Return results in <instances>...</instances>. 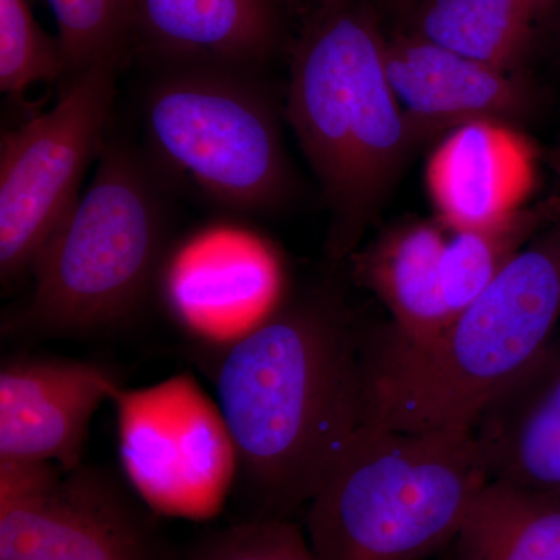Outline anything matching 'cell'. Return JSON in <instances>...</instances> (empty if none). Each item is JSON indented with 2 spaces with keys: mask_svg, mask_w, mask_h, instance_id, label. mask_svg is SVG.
<instances>
[{
  "mask_svg": "<svg viewBox=\"0 0 560 560\" xmlns=\"http://www.w3.org/2000/svg\"><path fill=\"white\" fill-rule=\"evenodd\" d=\"M560 215L433 340L405 346L363 330V423L474 430L490 400L555 338Z\"/></svg>",
  "mask_w": 560,
  "mask_h": 560,
  "instance_id": "cell-3",
  "label": "cell"
},
{
  "mask_svg": "<svg viewBox=\"0 0 560 560\" xmlns=\"http://www.w3.org/2000/svg\"><path fill=\"white\" fill-rule=\"evenodd\" d=\"M550 164L552 171H555L556 175H558V178L560 180V145L558 147V149L551 151Z\"/></svg>",
  "mask_w": 560,
  "mask_h": 560,
  "instance_id": "cell-23",
  "label": "cell"
},
{
  "mask_svg": "<svg viewBox=\"0 0 560 560\" xmlns=\"http://www.w3.org/2000/svg\"><path fill=\"white\" fill-rule=\"evenodd\" d=\"M448 231L440 221L394 224L357 250L353 275L389 312V324L375 327L382 337L422 346L452 323L442 280Z\"/></svg>",
  "mask_w": 560,
  "mask_h": 560,
  "instance_id": "cell-16",
  "label": "cell"
},
{
  "mask_svg": "<svg viewBox=\"0 0 560 560\" xmlns=\"http://www.w3.org/2000/svg\"><path fill=\"white\" fill-rule=\"evenodd\" d=\"M559 0H422L411 35L489 68L515 73L541 14Z\"/></svg>",
  "mask_w": 560,
  "mask_h": 560,
  "instance_id": "cell-17",
  "label": "cell"
},
{
  "mask_svg": "<svg viewBox=\"0 0 560 560\" xmlns=\"http://www.w3.org/2000/svg\"><path fill=\"white\" fill-rule=\"evenodd\" d=\"M180 560H316L305 529L291 518L249 517L213 530Z\"/></svg>",
  "mask_w": 560,
  "mask_h": 560,
  "instance_id": "cell-22",
  "label": "cell"
},
{
  "mask_svg": "<svg viewBox=\"0 0 560 560\" xmlns=\"http://www.w3.org/2000/svg\"><path fill=\"white\" fill-rule=\"evenodd\" d=\"M474 430L363 423L305 508L316 560H430L489 482Z\"/></svg>",
  "mask_w": 560,
  "mask_h": 560,
  "instance_id": "cell-4",
  "label": "cell"
},
{
  "mask_svg": "<svg viewBox=\"0 0 560 560\" xmlns=\"http://www.w3.org/2000/svg\"><path fill=\"white\" fill-rule=\"evenodd\" d=\"M119 66H97L66 83L54 108L0 140V279L31 275L51 234L80 198L105 145Z\"/></svg>",
  "mask_w": 560,
  "mask_h": 560,
  "instance_id": "cell-7",
  "label": "cell"
},
{
  "mask_svg": "<svg viewBox=\"0 0 560 560\" xmlns=\"http://www.w3.org/2000/svg\"><path fill=\"white\" fill-rule=\"evenodd\" d=\"M66 77L60 39L43 31L28 0H0V91L21 97L35 84Z\"/></svg>",
  "mask_w": 560,
  "mask_h": 560,
  "instance_id": "cell-21",
  "label": "cell"
},
{
  "mask_svg": "<svg viewBox=\"0 0 560 560\" xmlns=\"http://www.w3.org/2000/svg\"><path fill=\"white\" fill-rule=\"evenodd\" d=\"M156 289L171 318L206 349L241 340L289 296L279 249L234 221L209 224L171 246Z\"/></svg>",
  "mask_w": 560,
  "mask_h": 560,
  "instance_id": "cell-9",
  "label": "cell"
},
{
  "mask_svg": "<svg viewBox=\"0 0 560 560\" xmlns=\"http://www.w3.org/2000/svg\"><path fill=\"white\" fill-rule=\"evenodd\" d=\"M448 560V559H447Z\"/></svg>",
  "mask_w": 560,
  "mask_h": 560,
  "instance_id": "cell-24",
  "label": "cell"
},
{
  "mask_svg": "<svg viewBox=\"0 0 560 560\" xmlns=\"http://www.w3.org/2000/svg\"><path fill=\"white\" fill-rule=\"evenodd\" d=\"M363 329L330 285L289 294L241 340L212 350L217 401L253 517L308 506L363 425Z\"/></svg>",
  "mask_w": 560,
  "mask_h": 560,
  "instance_id": "cell-1",
  "label": "cell"
},
{
  "mask_svg": "<svg viewBox=\"0 0 560 560\" xmlns=\"http://www.w3.org/2000/svg\"><path fill=\"white\" fill-rule=\"evenodd\" d=\"M474 433L490 481L560 495V338L490 400Z\"/></svg>",
  "mask_w": 560,
  "mask_h": 560,
  "instance_id": "cell-15",
  "label": "cell"
},
{
  "mask_svg": "<svg viewBox=\"0 0 560 560\" xmlns=\"http://www.w3.org/2000/svg\"><path fill=\"white\" fill-rule=\"evenodd\" d=\"M109 401L121 470L140 501L158 514H215L238 475L219 401L190 374L143 388L120 385Z\"/></svg>",
  "mask_w": 560,
  "mask_h": 560,
  "instance_id": "cell-8",
  "label": "cell"
},
{
  "mask_svg": "<svg viewBox=\"0 0 560 560\" xmlns=\"http://www.w3.org/2000/svg\"><path fill=\"white\" fill-rule=\"evenodd\" d=\"M116 372L94 361L16 355L0 368V458L83 466L91 420L119 388Z\"/></svg>",
  "mask_w": 560,
  "mask_h": 560,
  "instance_id": "cell-11",
  "label": "cell"
},
{
  "mask_svg": "<svg viewBox=\"0 0 560 560\" xmlns=\"http://www.w3.org/2000/svg\"><path fill=\"white\" fill-rule=\"evenodd\" d=\"M361 0H316L291 51L287 119L330 212L326 256L349 260L419 145Z\"/></svg>",
  "mask_w": 560,
  "mask_h": 560,
  "instance_id": "cell-2",
  "label": "cell"
},
{
  "mask_svg": "<svg viewBox=\"0 0 560 560\" xmlns=\"http://www.w3.org/2000/svg\"><path fill=\"white\" fill-rule=\"evenodd\" d=\"M151 164L242 215H268L293 198L278 110L256 70L156 66L142 101Z\"/></svg>",
  "mask_w": 560,
  "mask_h": 560,
  "instance_id": "cell-6",
  "label": "cell"
},
{
  "mask_svg": "<svg viewBox=\"0 0 560 560\" xmlns=\"http://www.w3.org/2000/svg\"><path fill=\"white\" fill-rule=\"evenodd\" d=\"M68 77L65 83L97 66H121L135 47L132 0H47Z\"/></svg>",
  "mask_w": 560,
  "mask_h": 560,
  "instance_id": "cell-20",
  "label": "cell"
},
{
  "mask_svg": "<svg viewBox=\"0 0 560 560\" xmlns=\"http://www.w3.org/2000/svg\"><path fill=\"white\" fill-rule=\"evenodd\" d=\"M536 147L517 125L478 120L442 136L425 168L438 221L448 232L495 226L528 206Z\"/></svg>",
  "mask_w": 560,
  "mask_h": 560,
  "instance_id": "cell-12",
  "label": "cell"
},
{
  "mask_svg": "<svg viewBox=\"0 0 560 560\" xmlns=\"http://www.w3.org/2000/svg\"><path fill=\"white\" fill-rule=\"evenodd\" d=\"M559 215L558 208L551 205L526 206L517 215L495 226L448 232L442 280L452 320Z\"/></svg>",
  "mask_w": 560,
  "mask_h": 560,
  "instance_id": "cell-19",
  "label": "cell"
},
{
  "mask_svg": "<svg viewBox=\"0 0 560 560\" xmlns=\"http://www.w3.org/2000/svg\"><path fill=\"white\" fill-rule=\"evenodd\" d=\"M386 72L419 143L478 120L517 125L530 108L517 73L489 68L411 33L386 39Z\"/></svg>",
  "mask_w": 560,
  "mask_h": 560,
  "instance_id": "cell-13",
  "label": "cell"
},
{
  "mask_svg": "<svg viewBox=\"0 0 560 560\" xmlns=\"http://www.w3.org/2000/svg\"><path fill=\"white\" fill-rule=\"evenodd\" d=\"M448 560H560V495L489 481Z\"/></svg>",
  "mask_w": 560,
  "mask_h": 560,
  "instance_id": "cell-18",
  "label": "cell"
},
{
  "mask_svg": "<svg viewBox=\"0 0 560 560\" xmlns=\"http://www.w3.org/2000/svg\"><path fill=\"white\" fill-rule=\"evenodd\" d=\"M143 506L83 464L49 488L0 504V560H168Z\"/></svg>",
  "mask_w": 560,
  "mask_h": 560,
  "instance_id": "cell-10",
  "label": "cell"
},
{
  "mask_svg": "<svg viewBox=\"0 0 560 560\" xmlns=\"http://www.w3.org/2000/svg\"><path fill=\"white\" fill-rule=\"evenodd\" d=\"M135 47L154 66L260 72L282 35V0H132Z\"/></svg>",
  "mask_w": 560,
  "mask_h": 560,
  "instance_id": "cell-14",
  "label": "cell"
},
{
  "mask_svg": "<svg viewBox=\"0 0 560 560\" xmlns=\"http://www.w3.org/2000/svg\"><path fill=\"white\" fill-rule=\"evenodd\" d=\"M167 186L147 154L105 142L94 179L36 257L31 296L7 331L83 337L139 312L168 250Z\"/></svg>",
  "mask_w": 560,
  "mask_h": 560,
  "instance_id": "cell-5",
  "label": "cell"
}]
</instances>
